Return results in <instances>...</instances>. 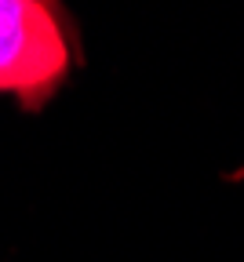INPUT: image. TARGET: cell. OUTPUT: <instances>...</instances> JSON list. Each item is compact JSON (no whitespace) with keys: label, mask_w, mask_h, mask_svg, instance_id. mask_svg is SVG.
I'll return each mask as SVG.
<instances>
[{"label":"cell","mask_w":244,"mask_h":262,"mask_svg":"<svg viewBox=\"0 0 244 262\" xmlns=\"http://www.w3.org/2000/svg\"><path fill=\"white\" fill-rule=\"evenodd\" d=\"M73 70L58 8L44 0H0V95L40 110Z\"/></svg>","instance_id":"obj_1"}]
</instances>
